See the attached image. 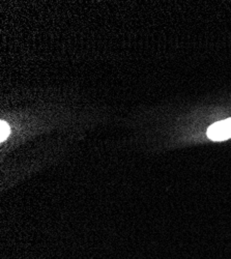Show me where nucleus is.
Wrapping results in <instances>:
<instances>
[{"instance_id":"1","label":"nucleus","mask_w":231,"mask_h":259,"mask_svg":"<svg viewBox=\"0 0 231 259\" xmlns=\"http://www.w3.org/2000/svg\"><path fill=\"white\" fill-rule=\"evenodd\" d=\"M207 137L214 141H223L231 138V118L209 126L207 130Z\"/></svg>"},{"instance_id":"2","label":"nucleus","mask_w":231,"mask_h":259,"mask_svg":"<svg viewBox=\"0 0 231 259\" xmlns=\"http://www.w3.org/2000/svg\"><path fill=\"white\" fill-rule=\"evenodd\" d=\"M11 128L9 126V124L5 121L0 122V141L4 142L10 135Z\"/></svg>"}]
</instances>
